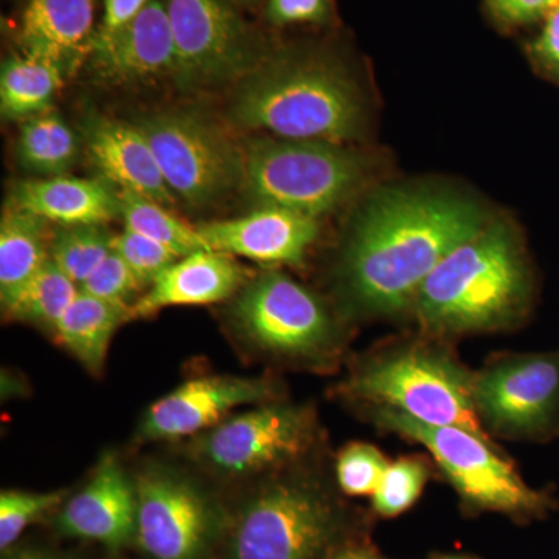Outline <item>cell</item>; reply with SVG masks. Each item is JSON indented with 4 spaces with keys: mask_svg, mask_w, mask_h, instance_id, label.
I'll return each mask as SVG.
<instances>
[{
    "mask_svg": "<svg viewBox=\"0 0 559 559\" xmlns=\"http://www.w3.org/2000/svg\"><path fill=\"white\" fill-rule=\"evenodd\" d=\"M84 142L91 164L110 186L167 207L175 205V193L165 182L153 148L138 123L91 117L84 130Z\"/></svg>",
    "mask_w": 559,
    "mask_h": 559,
    "instance_id": "cell-18",
    "label": "cell"
},
{
    "mask_svg": "<svg viewBox=\"0 0 559 559\" xmlns=\"http://www.w3.org/2000/svg\"><path fill=\"white\" fill-rule=\"evenodd\" d=\"M444 559H459V558H444Z\"/></svg>",
    "mask_w": 559,
    "mask_h": 559,
    "instance_id": "cell-40",
    "label": "cell"
},
{
    "mask_svg": "<svg viewBox=\"0 0 559 559\" xmlns=\"http://www.w3.org/2000/svg\"><path fill=\"white\" fill-rule=\"evenodd\" d=\"M489 9L499 21L509 25H525L544 20L559 0H487Z\"/></svg>",
    "mask_w": 559,
    "mask_h": 559,
    "instance_id": "cell-35",
    "label": "cell"
},
{
    "mask_svg": "<svg viewBox=\"0 0 559 559\" xmlns=\"http://www.w3.org/2000/svg\"><path fill=\"white\" fill-rule=\"evenodd\" d=\"M248 278V271L229 253L198 250L162 272L132 305L130 320L148 318L164 308L218 304L240 293Z\"/></svg>",
    "mask_w": 559,
    "mask_h": 559,
    "instance_id": "cell-19",
    "label": "cell"
},
{
    "mask_svg": "<svg viewBox=\"0 0 559 559\" xmlns=\"http://www.w3.org/2000/svg\"><path fill=\"white\" fill-rule=\"evenodd\" d=\"M10 202L61 227L105 226L120 216L119 191L102 178L24 180L17 183Z\"/></svg>",
    "mask_w": 559,
    "mask_h": 559,
    "instance_id": "cell-21",
    "label": "cell"
},
{
    "mask_svg": "<svg viewBox=\"0 0 559 559\" xmlns=\"http://www.w3.org/2000/svg\"><path fill=\"white\" fill-rule=\"evenodd\" d=\"M340 518L329 496L304 479L272 481L241 506L227 559H319Z\"/></svg>",
    "mask_w": 559,
    "mask_h": 559,
    "instance_id": "cell-7",
    "label": "cell"
},
{
    "mask_svg": "<svg viewBox=\"0 0 559 559\" xmlns=\"http://www.w3.org/2000/svg\"><path fill=\"white\" fill-rule=\"evenodd\" d=\"M150 0H105V13L97 33H110L131 21Z\"/></svg>",
    "mask_w": 559,
    "mask_h": 559,
    "instance_id": "cell-37",
    "label": "cell"
},
{
    "mask_svg": "<svg viewBox=\"0 0 559 559\" xmlns=\"http://www.w3.org/2000/svg\"><path fill=\"white\" fill-rule=\"evenodd\" d=\"M117 191L124 229L159 242L179 257L190 255L198 250H212L202 238L200 229L180 219L167 205L132 191Z\"/></svg>",
    "mask_w": 559,
    "mask_h": 559,
    "instance_id": "cell-27",
    "label": "cell"
},
{
    "mask_svg": "<svg viewBox=\"0 0 559 559\" xmlns=\"http://www.w3.org/2000/svg\"><path fill=\"white\" fill-rule=\"evenodd\" d=\"M112 250L119 253L145 288H150L162 272L182 259L159 242L127 229L120 235H114Z\"/></svg>",
    "mask_w": 559,
    "mask_h": 559,
    "instance_id": "cell-32",
    "label": "cell"
},
{
    "mask_svg": "<svg viewBox=\"0 0 559 559\" xmlns=\"http://www.w3.org/2000/svg\"><path fill=\"white\" fill-rule=\"evenodd\" d=\"M532 53L544 72L559 81V5L544 17L543 31L532 44Z\"/></svg>",
    "mask_w": 559,
    "mask_h": 559,
    "instance_id": "cell-36",
    "label": "cell"
},
{
    "mask_svg": "<svg viewBox=\"0 0 559 559\" xmlns=\"http://www.w3.org/2000/svg\"><path fill=\"white\" fill-rule=\"evenodd\" d=\"M390 463L380 450L369 443L348 444L336 462L337 484L348 496H373Z\"/></svg>",
    "mask_w": 559,
    "mask_h": 559,
    "instance_id": "cell-30",
    "label": "cell"
},
{
    "mask_svg": "<svg viewBox=\"0 0 559 559\" xmlns=\"http://www.w3.org/2000/svg\"><path fill=\"white\" fill-rule=\"evenodd\" d=\"M371 411L381 428L428 448L460 498L474 509L518 518L539 516L549 509L550 499L530 488L513 463L492 450L491 441L454 426L425 425L389 407Z\"/></svg>",
    "mask_w": 559,
    "mask_h": 559,
    "instance_id": "cell-6",
    "label": "cell"
},
{
    "mask_svg": "<svg viewBox=\"0 0 559 559\" xmlns=\"http://www.w3.org/2000/svg\"><path fill=\"white\" fill-rule=\"evenodd\" d=\"M66 73L51 61L16 55L0 70V112L5 120H28L49 112Z\"/></svg>",
    "mask_w": 559,
    "mask_h": 559,
    "instance_id": "cell-24",
    "label": "cell"
},
{
    "mask_svg": "<svg viewBox=\"0 0 559 559\" xmlns=\"http://www.w3.org/2000/svg\"><path fill=\"white\" fill-rule=\"evenodd\" d=\"M7 559H61L57 555L47 554L40 550H22L16 554L10 555Z\"/></svg>",
    "mask_w": 559,
    "mask_h": 559,
    "instance_id": "cell-38",
    "label": "cell"
},
{
    "mask_svg": "<svg viewBox=\"0 0 559 559\" xmlns=\"http://www.w3.org/2000/svg\"><path fill=\"white\" fill-rule=\"evenodd\" d=\"M198 229L212 250L277 266H300L319 234L318 219L277 207H257Z\"/></svg>",
    "mask_w": 559,
    "mask_h": 559,
    "instance_id": "cell-16",
    "label": "cell"
},
{
    "mask_svg": "<svg viewBox=\"0 0 559 559\" xmlns=\"http://www.w3.org/2000/svg\"><path fill=\"white\" fill-rule=\"evenodd\" d=\"M87 68L106 84H132L175 75L170 17L162 0H150L131 21L110 33H95Z\"/></svg>",
    "mask_w": 559,
    "mask_h": 559,
    "instance_id": "cell-15",
    "label": "cell"
},
{
    "mask_svg": "<svg viewBox=\"0 0 559 559\" xmlns=\"http://www.w3.org/2000/svg\"><path fill=\"white\" fill-rule=\"evenodd\" d=\"M330 0H270L267 17L275 25L318 24L326 20Z\"/></svg>",
    "mask_w": 559,
    "mask_h": 559,
    "instance_id": "cell-34",
    "label": "cell"
},
{
    "mask_svg": "<svg viewBox=\"0 0 559 559\" xmlns=\"http://www.w3.org/2000/svg\"><path fill=\"white\" fill-rule=\"evenodd\" d=\"M481 425L500 436L544 440L559 433V352L495 360L473 380Z\"/></svg>",
    "mask_w": 559,
    "mask_h": 559,
    "instance_id": "cell-12",
    "label": "cell"
},
{
    "mask_svg": "<svg viewBox=\"0 0 559 559\" xmlns=\"http://www.w3.org/2000/svg\"><path fill=\"white\" fill-rule=\"evenodd\" d=\"M227 114L242 130L341 145L366 127L355 81L337 62L319 57L260 62L238 81Z\"/></svg>",
    "mask_w": 559,
    "mask_h": 559,
    "instance_id": "cell-3",
    "label": "cell"
},
{
    "mask_svg": "<svg viewBox=\"0 0 559 559\" xmlns=\"http://www.w3.org/2000/svg\"><path fill=\"white\" fill-rule=\"evenodd\" d=\"M369 160L341 143L257 139L245 148L241 191L255 207L326 215L369 179Z\"/></svg>",
    "mask_w": 559,
    "mask_h": 559,
    "instance_id": "cell-4",
    "label": "cell"
},
{
    "mask_svg": "<svg viewBox=\"0 0 559 559\" xmlns=\"http://www.w3.org/2000/svg\"><path fill=\"white\" fill-rule=\"evenodd\" d=\"M94 0H27L22 13V53L51 61L72 75L90 57Z\"/></svg>",
    "mask_w": 559,
    "mask_h": 559,
    "instance_id": "cell-20",
    "label": "cell"
},
{
    "mask_svg": "<svg viewBox=\"0 0 559 559\" xmlns=\"http://www.w3.org/2000/svg\"><path fill=\"white\" fill-rule=\"evenodd\" d=\"M333 559H382L380 557H374V555L367 554V551L359 550H348L342 551V554L336 555Z\"/></svg>",
    "mask_w": 559,
    "mask_h": 559,
    "instance_id": "cell-39",
    "label": "cell"
},
{
    "mask_svg": "<svg viewBox=\"0 0 559 559\" xmlns=\"http://www.w3.org/2000/svg\"><path fill=\"white\" fill-rule=\"evenodd\" d=\"M532 290L520 237L499 221L452 250L425 280L412 307L432 333H476L520 322Z\"/></svg>",
    "mask_w": 559,
    "mask_h": 559,
    "instance_id": "cell-2",
    "label": "cell"
},
{
    "mask_svg": "<svg viewBox=\"0 0 559 559\" xmlns=\"http://www.w3.org/2000/svg\"><path fill=\"white\" fill-rule=\"evenodd\" d=\"M165 182L191 207H209L240 189L245 150L204 114L170 109L138 121Z\"/></svg>",
    "mask_w": 559,
    "mask_h": 559,
    "instance_id": "cell-8",
    "label": "cell"
},
{
    "mask_svg": "<svg viewBox=\"0 0 559 559\" xmlns=\"http://www.w3.org/2000/svg\"><path fill=\"white\" fill-rule=\"evenodd\" d=\"M318 436L314 412L266 404L226 418L190 444L194 460L213 473L248 477L282 468L310 452Z\"/></svg>",
    "mask_w": 559,
    "mask_h": 559,
    "instance_id": "cell-10",
    "label": "cell"
},
{
    "mask_svg": "<svg viewBox=\"0 0 559 559\" xmlns=\"http://www.w3.org/2000/svg\"><path fill=\"white\" fill-rule=\"evenodd\" d=\"M64 491H2L0 495V549L16 543L25 528L64 502Z\"/></svg>",
    "mask_w": 559,
    "mask_h": 559,
    "instance_id": "cell-31",
    "label": "cell"
},
{
    "mask_svg": "<svg viewBox=\"0 0 559 559\" xmlns=\"http://www.w3.org/2000/svg\"><path fill=\"white\" fill-rule=\"evenodd\" d=\"M135 481V543L151 559H207L221 530L218 507L189 477L154 466Z\"/></svg>",
    "mask_w": 559,
    "mask_h": 559,
    "instance_id": "cell-13",
    "label": "cell"
},
{
    "mask_svg": "<svg viewBox=\"0 0 559 559\" xmlns=\"http://www.w3.org/2000/svg\"><path fill=\"white\" fill-rule=\"evenodd\" d=\"M79 294V285L49 260L2 307L10 319L32 323L53 333L55 326Z\"/></svg>",
    "mask_w": 559,
    "mask_h": 559,
    "instance_id": "cell-26",
    "label": "cell"
},
{
    "mask_svg": "<svg viewBox=\"0 0 559 559\" xmlns=\"http://www.w3.org/2000/svg\"><path fill=\"white\" fill-rule=\"evenodd\" d=\"M429 465L421 457H403L390 463L373 498V509L395 518L417 502L429 479Z\"/></svg>",
    "mask_w": 559,
    "mask_h": 559,
    "instance_id": "cell-29",
    "label": "cell"
},
{
    "mask_svg": "<svg viewBox=\"0 0 559 559\" xmlns=\"http://www.w3.org/2000/svg\"><path fill=\"white\" fill-rule=\"evenodd\" d=\"M231 319L250 344L280 358L318 359L334 348L337 336L323 301L282 272L246 283Z\"/></svg>",
    "mask_w": 559,
    "mask_h": 559,
    "instance_id": "cell-9",
    "label": "cell"
},
{
    "mask_svg": "<svg viewBox=\"0 0 559 559\" xmlns=\"http://www.w3.org/2000/svg\"><path fill=\"white\" fill-rule=\"evenodd\" d=\"M47 221L7 205L0 221V300L2 305L50 260Z\"/></svg>",
    "mask_w": 559,
    "mask_h": 559,
    "instance_id": "cell-23",
    "label": "cell"
},
{
    "mask_svg": "<svg viewBox=\"0 0 559 559\" xmlns=\"http://www.w3.org/2000/svg\"><path fill=\"white\" fill-rule=\"evenodd\" d=\"M130 307L81 293L55 326V341L92 374L102 373L114 334L130 322Z\"/></svg>",
    "mask_w": 559,
    "mask_h": 559,
    "instance_id": "cell-22",
    "label": "cell"
},
{
    "mask_svg": "<svg viewBox=\"0 0 559 559\" xmlns=\"http://www.w3.org/2000/svg\"><path fill=\"white\" fill-rule=\"evenodd\" d=\"M76 151L75 134L58 114L49 110L22 123L16 154L25 170L43 178L64 176L76 159Z\"/></svg>",
    "mask_w": 559,
    "mask_h": 559,
    "instance_id": "cell-25",
    "label": "cell"
},
{
    "mask_svg": "<svg viewBox=\"0 0 559 559\" xmlns=\"http://www.w3.org/2000/svg\"><path fill=\"white\" fill-rule=\"evenodd\" d=\"M112 238L105 226L61 227L50 241V260L81 286L112 252Z\"/></svg>",
    "mask_w": 559,
    "mask_h": 559,
    "instance_id": "cell-28",
    "label": "cell"
},
{
    "mask_svg": "<svg viewBox=\"0 0 559 559\" xmlns=\"http://www.w3.org/2000/svg\"><path fill=\"white\" fill-rule=\"evenodd\" d=\"M477 202L451 191L389 190L353 224L341 261V289L353 310L390 316L414 305L430 272L487 226Z\"/></svg>",
    "mask_w": 559,
    "mask_h": 559,
    "instance_id": "cell-1",
    "label": "cell"
},
{
    "mask_svg": "<svg viewBox=\"0 0 559 559\" xmlns=\"http://www.w3.org/2000/svg\"><path fill=\"white\" fill-rule=\"evenodd\" d=\"M145 286L140 283L138 275L114 250L80 286L81 293L130 308L139 299L135 296Z\"/></svg>",
    "mask_w": 559,
    "mask_h": 559,
    "instance_id": "cell-33",
    "label": "cell"
},
{
    "mask_svg": "<svg viewBox=\"0 0 559 559\" xmlns=\"http://www.w3.org/2000/svg\"><path fill=\"white\" fill-rule=\"evenodd\" d=\"M57 527L70 538L97 540L112 550L135 543L138 492L119 460L102 459L86 487L62 506Z\"/></svg>",
    "mask_w": 559,
    "mask_h": 559,
    "instance_id": "cell-17",
    "label": "cell"
},
{
    "mask_svg": "<svg viewBox=\"0 0 559 559\" xmlns=\"http://www.w3.org/2000/svg\"><path fill=\"white\" fill-rule=\"evenodd\" d=\"M272 385L253 378L204 377L179 385L146 411L140 423L142 441L178 440L201 436L231 411L271 400Z\"/></svg>",
    "mask_w": 559,
    "mask_h": 559,
    "instance_id": "cell-14",
    "label": "cell"
},
{
    "mask_svg": "<svg viewBox=\"0 0 559 559\" xmlns=\"http://www.w3.org/2000/svg\"><path fill=\"white\" fill-rule=\"evenodd\" d=\"M165 5L180 86L238 83L260 64L255 39L229 0H167Z\"/></svg>",
    "mask_w": 559,
    "mask_h": 559,
    "instance_id": "cell-11",
    "label": "cell"
},
{
    "mask_svg": "<svg viewBox=\"0 0 559 559\" xmlns=\"http://www.w3.org/2000/svg\"><path fill=\"white\" fill-rule=\"evenodd\" d=\"M473 380L441 349L411 345L366 360L342 390L425 425L454 426L489 440L474 404Z\"/></svg>",
    "mask_w": 559,
    "mask_h": 559,
    "instance_id": "cell-5",
    "label": "cell"
}]
</instances>
